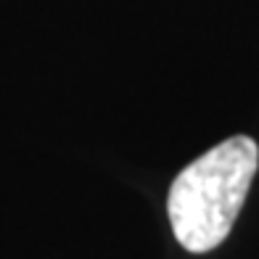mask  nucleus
Segmentation results:
<instances>
[{
  "label": "nucleus",
  "instance_id": "f257e3e1",
  "mask_svg": "<svg viewBox=\"0 0 259 259\" xmlns=\"http://www.w3.org/2000/svg\"><path fill=\"white\" fill-rule=\"evenodd\" d=\"M259 169V146L249 135H233L201 154L175 178L167 214L178 243L206 254L230 235Z\"/></svg>",
  "mask_w": 259,
  "mask_h": 259
}]
</instances>
